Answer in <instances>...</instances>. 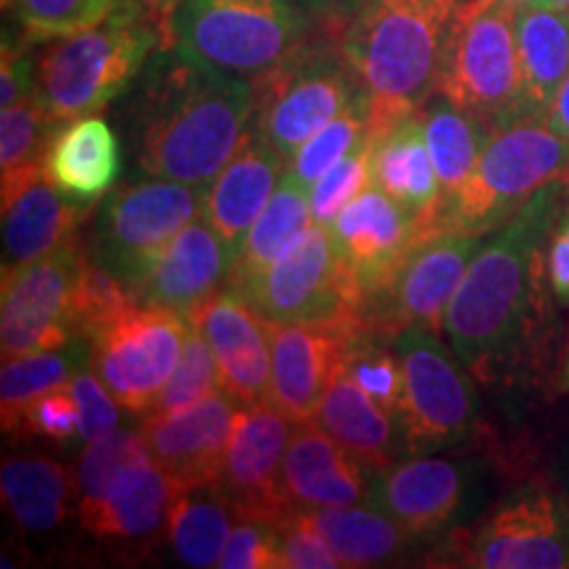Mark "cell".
<instances>
[{
	"label": "cell",
	"instance_id": "obj_35",
	"mask_svg": "<svg viewBox=\"0 0 569 569\" xmlns=\"http://www.w3.org/2000/svg\"><path fill=\"white\" fill-rule=\"evenodd\" d=\"M311 224H315V211H311L309 190L284 174L277 184L274 196L264 206V211L259 213V219L248 230L243 248L232 261L227 284H238L267 269Z\"/></svg>",
	"mask_w": 569,
	"mask_h": 569
},
{
	"label": "cell",
	"instance_id": "obj_33",
	"mask_svg": "<svg viewBox=\"0 0 569 569\" xmlns=\"http://www.w3.org/2000/svg\"><path fill=\"white\" fill-rule=\"evenodd\" d=\"M234 517L238 511L219 482L177 490L167 522L177 559L196 569L219 567Z\"/></svg>",
	"mask_w": 569,
	"mask_h": 569
},
{
	"label": "cell",
	"instance_id": "obj_9",
	"mask_svg": "<svg viewBox=\"0 0 569 569\" xmlns=\"http://www.w3.org/2000/svg\"><path fill=\"white\" fill-rule=\"evenodd\" d=\"M203 201L206 188L159 177L119 184L96 213L88 253L134 290L177 234L203 217Z\"/></svg>",
	"mask_w": 569,
	"mask_h": 569
},
{
	"label": "cell",
	"instance_id": "obj_6",
	"mask_svg": "<svg viewBox=\"0 0 569 569\" xmlns=\"http://www.w3.org/2000/svg\"><path fill=\"white\" fill-rule=\"evenodd\" d=\"M303 0H177L167 46L230 71L261 80L301 46Z\"/></svg>",
	"mask_w": 569,
	"mask_h": 569
},
{
	"label": "cell",
	"instance_id": "obj_48",
	"mask_svg": "<svg viewBox=\"0 0 569 569\" xmlns=\"http://www.w3.org/2000/svg\"><path fill=\"white\" fill-rule=\"evenodd\" d=\"M280 569H338L343 561L296 509L280 525Z\"/></svg>",
	"mask_w": 569,
	"mask_h": 569
},
{
	"label": "cell",
	"instance_id": "obj_21",
	"mask_svg": "<svg viewBox=\"0 0 569 569\" xmlns=\"http://www.w3.org/2000/svg\"><path fill=\"white\" fill-rule=\"evenodd\" d=\"M238 409L224 390H217L188 409L146 417L142 432L153 461L177 488L219 480Z\"/></svg>",
	"mask_w": 569,
	"mask_h": 569
},
{
	"label": "cell",
	"instance_id": "obj_40",
	"mask_svg": "<svg viewBox=\"0 0 569 569\" xmlns=\"http://www.w3.org/2000/svg\"><path fill=\"white\" fill-rule=\"evenodd\" d=\"M138 303L130 282L113 274L109 267L84 253L80 282H77V327L80 336L88 340L103 332L111 322H117L124 311Z\"/></svg>",
	"mask_w": 569,
	"mask_h": 569
},
{
	"label": "cell",
	"instance_id": "obj_12",
	"mask_svg": "<svg viewBox=\"0 0 569 569\" xmlns=\"http://www.w3.org/2000/svg\"><path fill=\"white\" fill-rule=\"evenodd\" d=\"M269 325L361 319L336 240L325 224H311L261 272L227 284Z\"/></svg>",
	"mask_w": 569,
	"mask_h": 569
},
{
	"label": "cell",
	"instance_id": "obj_4",
	"mask_svg": "<svg viewBox=\"0 0 569 569\" xmlns=\"http://www.w3.org/2000/svg\"><path fill=\"white\" fill-rule=\"evenodd\" d=\"M167 46V27L146 13L113 9L109 17L42 42L34 56V96L56 122L92 117L124 96Z\"/></svg>",
	"mask_w": 569,
	"mask_h": 569
},
{
	"label": "cell",
	"instance_id": "obj_5",
	"mask_svg": "<svg viewBox=\"0 0 569 569\" xmlns=\"http://www.w3.org/2000/svg\"><path fill=\"white\" fill-rule=\"evenodd\" d=\"M559 182H569V142L546 113L519 117L490 132L469 182L438 209L432 232L490 234Z\"/></svg>",
	"mask_w": 569,
	"mask_h": 569
},
{
	"label": "cell",
	"instance_id": "obj_23",
	"mask_svg": "<svg viewBox=\"0 0 569 569\" xmlns=\"http://www.w3.org/2000/svg\"><path fill=\"white\" fill-rule=\"evenodd\" d=\"M234 256L213 227L198 217L167 246L156 264L134 288L138 303L163 306L182 317H193L219 293L230 277Z\"/></svg>",
	"mask_w": 569,
	"mask_h": 569
},
{
	"label": "cell",
	"instance_id": "obj_31",
	"mask_svg": "<svg viewBox=\"0 0 569 569\" xmlns=\"http://www.w3.org/2000/svg\"><path fill=\"white\" fill-rule=\"evenodd\" d=\"M525 103L530 113H546L569 74V9L530 3L515 17Z\"/></svg>",
	"mask_w": 569,
	"mask_h": 569
},
{
	"label": "cell",
	"instance_id": "obj_17",
	"mask_svg": "<svg viewBox=\"0 0 569 569\" xmlns=\"http://www.w3.org/2000/svg\"><path fill=\"white\" fill-rule=\"evenodd\" d=\"M293 430V419L272 401L238 409L217 480L238 515L280 525L296 509L282 488V461Z\"/></svg>",
	"mask_w": 569,
	"mask_h": 569
},
{
	"label": "cell",
	"instance_id": "obj_11",
	"mask_svg": "<svg viewBox=\"0 0 569 569\" xmlns=\"http://www.w3.org/2000/svg\"><path fill=\"white\" fill-rule=\"evenodd\" d=\"M446 557V565L475 569H569V496L519 488L453 538Z\"/></svg>",
	"mask_w": 569,
	"mask_h": 569
},
{
	"label": "cell",
	"instance_id": "obj_37",
	"mask_svg": "<svg viewBox=\"0 0 569 569\" xmlns=\"http://www.w3.org/2000/svg\"><path fill=\"white\" fill-rule=\"evenodd\" d=\"M369 134H372V101H369V92L365 90L330 124H325L315 138L306 140L298 148L293 159L284 163V174L303 184L306 190H311L340 159L356 151Z\"/></svg>",
	"mask_w": 569,
	"mask_h": 569
},
{
	"label": "cell",
	"instance_id": "obj_16",
	"mask_svg": "<svg viewBox=\"0 0 569 569\" xmlns=\"http://www.w3.org/2000/svg\"><path fill=\"white\" fill-rule=\"evenodd\" d=\"M327 230L336 240L338 259L359 303V317L386 293L403 259L427 234L415 213L375 184H367L346 203Z\"/></svg>",
	"mask_w": 569,
	"mask_h": 569
},
{
	"label": "cell",
	"instance_id": "obj_55",
	"mask_svg": "<svg viewBox=\"0 0 569 569\" xmlns=\"http://www.w3.org/2000/svg\"><path fill=\"white\" fill-rule=\"evenodd\" d=\"M540 6H553V9H569V0H536Z\"/></svg>",
	"mask_w": 569,
	"mask_h": 569
},
{
	"label": "cell",
	"instance_id": "obj_14",
	"mask_svg": "<svg viewBox=\"0 0 569 569\" xmlns=\"http://www.w3.org/2000/svg\"><path fill=\"white\" fill-rule=\"evenodd\" d=\"M190 319L163 306L134 303L90 340L96 375L119 407L146 417L180 361Z\"/></svg>",
	"mask_w": 569,
	"mask_h": 569
},
{
	"label": "cell",
	"instance_id": "obj_29",
	"mask_svg": "<svg viewBox=\"0 0 569 569\" xmlns=\"http://www.w3.org/2000/svg\"><path fill=\"white\" fill-rule=\"evenodd\" d=\"M42 172L63 193L96 203L103 193H109L122 172V148L117 132L98 113L63 122V127H56L48 142Z\"/></svg>",
	"mask_w": 569,
	"mask_h": 569
},
{
	"label": "cell",
	"instance_id": "obj_18",
	"mask_svg": "<svg viewBox=\"0 0 569 569\" xmlns=\"http://www.w3.org/2000/svg\"><path fill=\"white\" fill-rule=\"evenodd\" d=\"M365 330L361 319L269 325L272 336V388L269 401L293 422L315 417L319 398L338 369H343L353 338Z\"/></svg>",
	"mask_w": 569,
	"mask_h": 569
},
{
	"label": "cell",
	"instance_id": "obj_24",
	"mask_svg": "<svg viewBox=\"0 0 569 569\" xmlns=\"http://www.w3.org/2000/svg\"><path fill=\"white\" fill-rule=\"evenodd\" d=\"M282 488L293 507L369 503L372 469L327 436L315 419L296 422L282 461Z\"/></svg>",
	"mask_w": 569,
	"mask_h": 569
},
{
	"label": "cell",
	"instance_id": "obj_32",
	"mask_svg": "<svg viewBox=\"0 0 569 569\" xmlns=\"http://www.w3.org/2000/svg\"><path fill=\"white\" fill-rule=\"evenodd\" d=\"M77 490L67 467L46 457H11L0 469V493L13 525L27 536L59 528Z\"/></svg>",
	"mask_w": 569,
	"mask_h": 569
},
{
	"label": "cell",
	"instance_id": "obj_51",
	"mask_svg": "<svg viewBox=\"0 0 569 569\" xmlns=\"http://www.w3.org/2000/svg\"><path fill=\"white\" fill-rule=\"evenodd\" d=\"M365 3L367 0H303V6L309 11H315L325 19H336V21H348L353 13H359V9Z\"/></svg>",
	"mask_w": 569,
	"mask_h": 569
},
{
	"label": "cell",
	"instance_id": "obj_25",
	"mask_svg": "<svg viewBox=\"0 0 569 569\" xmlns=\"http://www.w3.org/2000/svg\"><path fill=\"white\" fill-rule=\"evenodd\" d=\"M284 177V159L253 130L206 188L203 219L224 240L232 256L240 253L248 230Z\"/></svg>",
	"mask_w": 569,
	"mask_h": 569
},
{
	"label": "cell",
	"instance_id": "obj_13",
	"mask_svg": "<svg viewBox=\"0 0 569 569\" xmlns=\"http://www.w3.org/2000/svg\"><path fill=\"white\" fill-rule=\"evenodd\" d=\"M84 253L88 248L77 238H69L30 264L3 267V359L56 351L82 338L77 327V282Z\"/></svg>",
	"mask_w": 569,
	"mask_h": 569
},
{
	"label": "cell",
	"instance_id": "obj_39",
	"mask_svg": "<svg viewBox=\"0 0 569 569\" xmlns=\"http://www.w3.org/2000/svg\"><path fill=\"white\" fill-rule=\"evenodd\" d=\"M3 11L21 38L46 42L106 19L113 11V0H3Z\"/></svg>",
	"mask_w": 569,
	"mask_h": 569
},
{
	"label": "cell",
	"instance_id": "obj_54",
	"mask_svg": "<svg viewBox=\"0 0 569 569\" xmlns=\"http://www.w3.org/2000/svg\"><path fill=\"white\" fill-rule=\"evenodd\" d=\"M503 6H509V9H515V11H519V9H525V6H530V3H536V0H501Z\"/></svg>",
	"mask_w": 569,
	"mask_h": 569
},
{
	"label": "cell",
	"instance_id": "obj_47",
	"mask_svg": "<svg viewBox=\"0 0 569 569\" xmlns=\"http://www.w3.org/2000/svg\"><path fill=\"white\" fill-rule=\"evenodd\" d=\"M69 390L77 398L80 407V438L84 443L109 436L122 422L119 415V401L111 396V390L103 386V380L96 372L80 369L71 377Z\"/></svg>",
	"mask_w": 569,
	"mask_h": 569
},
{
	"label": "cell",
	"instance_id": "obj_38",
	"mask_svg": "<svg viewBox=\"0 0 569 569\" xmlns=\"http://www.w3.org/2000/svg\"><path fill=\"white\" fill-rule=\"evenodd\" d=\"M56 119L38 96L24 98L0 113V177L11 180L21 172L42 167L48 142L56 132Z\"/></svg>",
	"mask_w": 569,
	"mask_h": 569
},
{
	"label": "cell",
	"instance_id": "obj_52",
	"mask_svg": "<svg viewBox=\"0 0 569 569\" xmlns=\"http://www.w3.org/2000/svg\"><path fill=\"white\" fill-rule=\"evenodd\" d=\"M546 119H549V124L553 127V130H557L561 138L569 142V74H567V80L561 82L557 96H553L549 109H546Z\"/></svg>",
	"mask_w": 569,
	"mask_h": 569
},
{
	"label": "cell",
	"instance_id": "obj_20",
	"mask_svg": "<svg viewBox=\"0 0 569 569\" xmlns=\"http://www.w3.org/2000/svg\"><path fill=\"white\" fill-rule=\"evenodd\" d=\"M209 340L219 367V388L238 407L269 401L272 388V336L269 322L232 288L219 290L190 317Z\"/></svg>",
	"mask_w": 569,
	"mask_h": 569
},
{
	"label": "cell",
	"instance_id": "obj_8",
	"mask_svg": "<svg viewBox=\"0 0 569 569\" xmlns=\"http://www.w3.org/2000/svg\"><path fill=\"white\" fill-rule=\"evenodd\" d=\"M251 130L288 163L293 153L365 92L343 48L298 46L256 80Z\"/></svg>",
	"mask_w": 569,
	"mask_h": 569
},
{
	"label": "cell",
	"instance_id": "obj_45",
	"mask_svg": "<svg viewBox=\"0 0 569 569\" xmlns=\"http://www.w3.org/2000/svg\"><path fill=\"white\" fill-rule=\"evenodd\" d=\"M222 569H280V528L269 519L238 515L219 559Z\"/></svg>",
	"mask_w": 569,
	"mask_h": 569
},
{
	"label": "cell",
	"instance_id": "obj_36",
	"mask_svg": "<svg viewBox=\"0 0 569 569\" xmlns=\"http://www.w3.org/2000/svg\"><path fill=\"white\" fill-rule=\"evenodd\" d=\"M88 340L80 338L74 343L56 348V351L3 359V372H0V419H3V430L9 436L17 432L21 417L30 409L34 398L69 386L71 377L80 372L84 359H88Z\"/></svg>",
	"mask_w": 569,
	"mask_h": 569
},
{
	"label": "cell",
	"instance_id": "obj_19",
	"mask_svg": "<svg viewBox=\"0 0 569 569\" xmlns=\"http://www.w3.org/2000/svg\"><path fill=\"white\" fill-rule=\"evenodd\" d=\"M469 493L467 469L453 459L409 453L375 469L369 507L386 511L417 540L457 522Z\"/></svg>",
	"mask_w": 569,
	"mask_h": 569
},
{
	"label": "cell",
	"instance_id": "obj_3",
	"mask_svg": "<svg viewBox=\"0 0 569 569\" xmlns=\"http://www.w3.org/2000/svg\"><path fill=\"white\" fill-rule=\"evenodd\" d=\"M469 0H367L348 19L343 53L372 101V134L436 92L440 61Z\"/></svg>",
	"mask_w": 569,
	"mask_h": 569
},
{
	"label": "cell",
	"instance_id": "obj_15",
	"mask_svg": "<svg viewBox=\"0 0 569 569\" xmlns=\"http://www.w3.org/2000/svg\"><path fill=\"white\" fill-rule=\"evenodd\" d=\"M486 234L451 230L427 232L403 259L393 282L361 315L367 330L401 332L409 327L443 330L448 303L465 280L469 261L478 253Z\"/></svg>",
	"mask_w": 569,
	"mask_h": 569
},
{
	"label": "cell",
	"instance_id": "obj_57",
	"mask_svg": "<svg viewBox=\"0 0 569 569\" xmlns=\"http://www.w3.org/2000/svg\"><path fill=\"white\" fill-rule=\"evenodd\" d=\"M565 478H567V486H569V467H567V475H565Z\"/></svg>",
	"mask_w": 569,
	"mask_h": 569
},
{
	"label": "cell",
	"instance_id": "obj_44",
	"mask_svg": "<svg viewBox=\"0 0 569 569\" xmlns=\"http://www.w3.org/2000/svg\"><path fill=\"white\" fill-rule=\"evenodd\" d=\"M369 156H372V134L361 142L356 151L346 159H340L336 167L309 190L311 211H315V222L330 227L332 219L338 217L346 203H351L367 184H372L369 174Z\"/></svg>",
	"mask_w": 569,
	"mask_h": 569
},
{
	"label": "cell",
	"instance_id": "obj_10",
	"mask_svg": "<svg viewBox=\"0 0 569 569\" xmlns=\"http://www.w3.org/2000/svg\"><path fill=\"white\" fill-rule=\"evenodd\" d=\"M403 375L401 422L409 453L465 443L478 425V393L457 351L438 332L409 327L393 338Z\"/></svg>",
	"mask_w": 569,
	"mask_h": 569
},
{
	"label": "cell",
	"instance_id": "obj_28",
	"mask_svg": "<svg viewBox=\"0 0 569 569\" xmlns=\"http://www.w3.org/2000/svg\"><path fill=\"white\" fill-rule=\"evenodd\" d=\"M311 419L372 472L409 453L401 422L356 386L346 369L332 377Z\"/></svg>",
	"mask_w": 569,
	"mask_h": 569
},
{
	"label": "cell",
	"instance_id": "obj_53",
	"mask_svg": "<svg viewBox=\"0 0 569 569\" xmlns=\"http://www.w3.org/2000/svg\"><path fill=\"white\" fill-rule=\"evenodd\" d=\"M177 0H113V9L146 13V17L159 19L163 27L169 24V13H172Z\"/></svg>",
	"mask_w": 569,
	"mask_h": 569
},
{
	"label": "cell",
	"instance_id": "obj_56",
	"mask_svg": "<svg viewBox=\"0 0 569 569\" xmlns=\"http://www.w3.org/2000/svg\"><path fill=\"white\" fill-rule=\"evenodd\" d=\"M561 382H565V388L569 390V353H567V361H565V372H561Z\"/></svg>",
	"mask_w": 569,
	"mask_h": 569
},
{
	"label": "cell",
	"instance_id": "obj_34",
	"mask_svg": "<svg viewBox=\"0 0 569 569\" xmlns=\"http://www.w3.org/2000/svg\"><path fill=\"white\" fill-rule=\"evenodd\" d=\"M419 117H422L427 148H430L440 188H443V201H440V206H443L472 177L482 148L490 138V127L480 122L478 117H472V113L461 111L459 106H453L438 92H432L419 106Z\"/></svg>",
	"mask_w": 569,
	"mask_h": 569
},
{
	"label": "cell",
	"instance_id": "obj_27",
	"mask_svg": "<svg viewBox=\"0 0 569 569\" xmlns=\"http://www.w3.org/2000/svg\"><path fill=\"white\" fill-rule=\"evenodd\" d=\"M372 184L409 209L427 232H432V219L443 201L436 163L427 148L419 109L398 119L388 130L372 134V156H369Z\"/></svg>",
	"mask_w": 569,
	"mask_h": 569
},
{
	"label": "cell",
	"instance_id": "obj_43",
	"mask_svg": "<svg viewBox=\"0 0 569 569\" xmlns=\"http://www.w3.org/2000/svg\"><path fill=\"white\" fill-rule=\"evenodd\" d=\"M153 459L142 430H113L109 436L92 440L82 451L77 467V496L92 498L109 486V482L140 461Z\"/></svg>",
	"mask_w": 569,
	"mask_h": 569
},
{
	"label": "cell",
	"instance_id": "obj_46",
	"mask_svg": "<svg viewBox=\"0 0 569 569\" xmlns=\"http://www.w3.org/2000/svg\"><path fill=\"white\" fill-rule=\"evenodd\" d=\"M80 438V407L69 386L42 393L30 403L13 438H46L53 443H67Z\"/></svg>",
	"mask_w": 569,
	"mask_h": 569
},
{
	"label": "cell",
	"instance_id": "obj_7",
	"mask_svg": "<svg viewBox=\"0 0 569 569\" xmlns=\"http://www.w3.org/2000/svg\"><path fill=\"white\" fill-rule=\"evenodd\" d=\"M515 17L517 11L501 0H469L438 71V96L478 117L490 132L530 113Z\"/></svg>",
	"mask_w": 569,
	"mask_h": 569
},
{
	"label": "cell",
	"instance_id": "obj_2",
	"mask_svg": "<svg viewBox=\"0 0 569 569\" xmlns=\"http://www.w3.org/2000/svg\"><path fill=\"white\" fill-rule=\"evenodd\" d=\"M569 182L540 190L507 224L486 234L448 303L443 332L469 372H490L511 356L538 309L546 246L565 211Z\"/></svg>",
	"mask_w": 569,
	"mask_h": 569
},
{
	"label": "cell",
	"instance_id": "obj_26",
	"mask_svg": "<svg viewBox=\"0 0 569 569\" xmlns=\"http://www.w3.org/2000/svg\"><path fill=\"white\" fill-rule=\"evenodd\" d=\"M177 482L153 459L117 475L101 493L77 503L82 528L96 538L142 540L169 522Z\"/></svg>",
	"mask_w": 569,
	"mask_h": 569
},
{
	"label": "cell",
	"instance_id": "obj_41",
	"mask_svg": "<svg viewBox=\"0 0 569 569\" xmlns=\"http://www.w3.org/2000/svg\"><path fill=\"white\" fill-rule=\"evenodd\" d=\"M217 390H222L219 388L217 359H213V351L209 340L203 338V332L190 322L188 340H184L174 375L169 377L167 388L161 390L159 401L153 403L148 415H169V411L188 409L211 393H217Z\"/></svg>",
	"mask_w": 569,
	"mask_h": 569
},
{
	"label": "cell",
	"instance_id": "obj_42",
	"mask_svg": "<svg viewBox=\"0 0 569 569\" xmlns=\"http://www.w3.org/2000/svg\"><path fill=\"white\" fill-rule=\"evenodd\" d=\"M343 369L353 377V382L361 390L390 411L396 419L401 417L403 407V375L401 361H398L393 346H382L372 338V330H361L353 338L351 351L346 356Z\"/></svg>",
	"mask_w": 569,
	"mask_h": 569
},
{
	"label": "cell",
	"instance_id": "obj_50",
	"mask_svg": "<svg viewBox=\"0 0 569 569\" xmlns=\"http://www.w3.org/2000/svg\"><path fill=\"white\" fill-rule=\"evenodd\" d=\"M546 284L553 301L569 306V206L559 213L546 246Z\"/></svg>",
	"mask_w": 569,
	"mask_h": 569
},
{
	"label": "cell",
	"instance_id": "obj_22",
	"mask_svg": "<svg viewBox=\"0 0 569 569\" xmlns=\"http://www.w3.org/2000/svg\"><path fill=\"white\" fill-rule=\"evenodd\" d=\"M3 267H21L51 253L88 217L92 203L63 193L34 167L3 180Z\"/></svg>",
	"mask_w": 569,
	"mask_h": 569
},
{
	"label": "cell",
	"instance_id": "obj_30",
	"mask_svg": "<svg viewBox=\"0 0 569 569\" xmlns=\"http://www.w3.org/2000/svg\"><path fill=\"white\" fill-rule=\"evenodd\" d=\"M296 515L332 546L343 567L390 565V561L407 557L411 540H417L386 511L369 507V503L296 507Z\"/></svg>",
	"mask_w": 569,
	"mask_h": 569
},
{
	"label": "cell",
	"instance_id": "obj_49",
	"mask_svg": "<svg viewBox=\"0 0 569 569\" xmlns=\"http://www.w3.org/2000/svg\"><path fill=\"white\" fill-rule=\"evenodd\" d=\"M32 42L9 40L3 34V59H0V109H9L34 96V56Z\"/></svg>",
	"mask_w": 569,
	"mask_h": 569
},
{
	"label": "cell",
	"instance_id": "obj_1",
	"mask_svg": "<svg viewBox=\"0 0 569 569\" xmlns=\"http://www.w3.org/2000/svg\"><path fill=\"white\" fill-rule=\"evenodd\" d=\"M253 109V80L163 46L122 109L132 167L142 177L209 188L251 130Z\"/></svg>",
	"mask_w": 569,
	"mask_h": 569
}]
</instances>
